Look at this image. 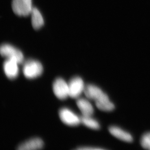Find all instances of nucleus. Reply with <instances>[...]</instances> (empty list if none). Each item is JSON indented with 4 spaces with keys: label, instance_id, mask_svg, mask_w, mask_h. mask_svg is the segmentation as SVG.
I'll return each instance as SVG.
<instances>
[{
    "label": "nucleus",
    "instance_id": "9b49d317",
    "mask_svg": "<svg viewBox=\"0 0 150 150\" xmlns=\"http://www.w3.org/2000/svg\"><path fill=\"white\" fill-rule=\"evenodd\" d=\"M76 104L83 116H91L93 115V107L87 100L83 98H79L76 101Z\"/></svg>",
    "mask_w": 150,
    "mask_h": 150
},
{
    "label": "nucleus",
    "instance_id": "1a4fd4ad",
    "mask_svg": "<svg viewBox=\"0 0 150 150\" xmlns=\"http://www.w3.org/2000/svg\"><path fill=\"white\" fill-rule=\"evenodd\" d=\"M44 143L39 138H34L27 140L18 147L19 150H31L40 149L43 147Z\"/></svg>",
    "mask_w": 150,
    "mask_h": 150
},
{
    "label": "nucleus",
    "instance_id": "6e6552de",
    "mask_svg": "<svg viewBox=\"0 0 150 150\" xmlns=\"http://www.w3.org/2000/svg\"><path fill=\"white\" fill-rule=\"evenodd\" d=\"M84 93L88 99L95 101L101 98L105 94L98 87L93 84L85 86Z\"/></svg>",
    "mask_w": 150,
    "mask_h": 150
},
{
    "label": "nucleus",
    "instance_id": "9d476101",
    "mask_svg": "<svg viewBox=\"0 0 150 150\" xmlns=\"http://www.w3.org/2000/svg\"><path fill=\"white\" fill-rule=\"evenodd\" d=\"M108 130L111 135L118 139L127 142H133V138L131 134L118 126H110Z\"/></svg>",
    "mask_w": 150,
    "mask_h": 150
},
{
    "label": "nucleus",
    "instance_id": "20e7f679",
    "mask_svg": "<svg viewBox=\"0 0 150 150\" xmlns=\"http://www.w3.org/2000/svg\"><path fill=\"white\" fill-rule=\"evenodd\" d=\"M69 96L73 98H78L84 92L85 86L82 79L79 76L72 78L68 83Z\"/></svg>",
    "mask_w": 150,
    "mask_h": 150
},
{
    "label": "nucleus",
    "instance_id": "423d86ee",
    "mask_svg": "<svg viewBox=\"0 0 150 150\" xmlns=\"http://www.w3.org/2000/svg\"><path fill=\"white\" fill-rule=\"evenodd\" d=\"M53 90L54 94L59 99L64 100L69 96L68 84L62 78H57L54 81Z\"/></svg>",
    "mask_w": 150,
    "mask_h": 150
},
{
    "label": "nucleus",
    "instance_id": "f257e3e1",
    "mask_svg": "<svg viewBox=\"0 0 150 150\" xmlns=\"http://www.w3.org/2000/svg\"><path fill=\"white\" fill-rule=\"evenodd\" d=\"M23 72L25 78L29 79L40 76L43 72V67L41 63L37 60L29 59L24 62Z\"/></svg>",
    "mask_w": 150,
    "mask_h": 150
},
{
    "label": "nucleus",
    "instance_id": "7ed1b4c3",
    "mask_svg": "<svg viewBox=\"0 0 150 150\" xmlns=\"http://www.w3.org/2000/svg\"><path fill=\"white\" fill-rule=\"evenodd\" d=\"M12 8L17 15L28 16L31 13L33 8L32 0H13Z\"/></svg>",
    "mask_w": 150,
    "mask_h": 150
},
{
    "label": "nucleus",
    "instance_id": "4468645a",
    "mask_svg": "<svg viewBox=\"0 0 150 150\" xmlns=\"http://www.w3.org/2000/svg\"><path fill=\"white\" fill-rule=\"evenodd\" d=\"M81 123L86 127L93 130H98L100 128L99 123L91 116H85L82 115L80 117Z\"/></svg>",
    "mask_w": 150,
    "mask_h": 150
},
{
    "label": "nucleus",
    "instance_id": "dca6fc26",
    "mask_svg": "<svg viewBox=\"0 0 150 150\" xmlns=\"http://www.w3.org/2000/svg\"><path fill=\"white\" fill-rule=\"evenodd\" d=\"M76 149L79 150H104V149H102V148H97L91 147H79L78 148Z\"/></svg>",
    "mask_w": 150,
    "mask_h": 150
},
{
    "label": "nucleus",
    "instance_id": "f03ea898",
    "mask_svg": "<svg viewBox=\"0 0 150 150\" xmlns=\"http://www.w3.org/2000/svg\"><path fill=\"white\" fill-rule=\"evenodd\" d=\"M0 52L3 57L15 60L19 64L23 63L24 58L22 53L10 44L7 43L2 44L1 46Z\"/></svg>",
    "mask_w": 150,
    "mask_h": 150
},
{
    "label": "nucleus",
    "instance_id": "f8f14e48",
    "mask_svg": "<svg viewBox=\"0 0 150 150\" xmlns=\"http://www.w3.org/2000/svg\"><path fill=\"white\" fill-rule=\"evenodd\" d=\"M95 103L96 107L102 111H111L115 108V105L110 101L106 93L100 99L96 101Z\"/></svg>",
    "mask_w": 150,
    "mask_h": 150
},
{
    "label": "nucleus",
    "instance_id": "0eeeda50",
    "mask_svg": "<svg viewBox=\"0 0 150 150\" xmlns=\"http://www.w3.org/2000/svg\"><path fill=\"white\" fill-rule=\"evenodd\" d=\"M18 62L12 59H7L3 65L4 71L6 76L9 79H16L19 74Z\"/></svg>",
    "mask_w": 150,
    "mask_h": 150
},
{
    "label": "nucleus",
    "instance_id": "ddd939ff",
    "mask_svg": "<svg viewBox=\"0 0 150 150\" xmlns=\"http://www.w3.org/2000/svg\"><path fill=\"white\" fill-rule=\"evenodd\" d=\"M30 14L33 27L35 30L40 29L44 24V20L40 12L36 8H33Z\"/></svg>",
    "mask_w": 150,
    "mask_h": 150
},
{
    "label": "nucleus",
    "instance_id": "39448f33",
    "mask_svg": "<svg viewBox=\"0 0 150 150\" xmlns=\"http://www.w3.org/2000/svg\"><path fill=\"white\" fill-rule=\"evenodd\" d=\"M61 121L64 124L71 126H77L81 123L80 117L67 108H63L59 111Z\"/></svg>",
    "mask_w": 150,
    "mask_h": 150
},
{
    "label": "nucleus",
    "instance_id": "2eb2a0df",
    "mask_svg": "<svg viewBox=\"0 0 150 150\" xmlns=\"http://www.w3.org/2000/svg\"><path fill=\"white\" fill-rule=\"evenodd\" d=\"M141 144L144 149L150 150V132L145 133L142 136Z\"/></svg>",
    "mask_w": 150,
    "mask_h": 150
}]
</instances>
